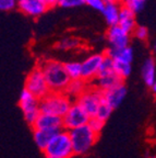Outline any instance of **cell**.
<instances>
[{
  "instance_id": "cell-24",
  "label": "cell",
  "mask_w": 156,
  "mask_h": 158,
  "mask_svg": "<svg viewBox=\"0 0 156 158\" xmlns=\"http://www.w3.org/2000/svg\"><path fill=\"white\" fill-rule=\"evenodd\" d=\"M105 54V53H104ZM114 59L110 58L109 56L105 55L104 59H103L102 65H100L99 68V73H98V76H103V75H108V74H112L114 72Z\"/></svg>"
},
{
  "instance_id": "cell-3",
  "label": "cell",
  "mask_w": 156,
  "mask_h": 158,
  "mask_svg": "<svg viewBox=\"0 0 156 158\" xmlns=\"http://www.w3.org/2000/svg\"><path fill=\"white\" fill-rule=\"evenodd\" d=\"M72 103V100L64 92H50L44 99L39 100V109L41 113L64 118Z\"/></svg>"
},
{
  "instance_id": "cell-21",
  "label": "cell",
  "mask_w": 156,
  "mask_h": 158,
  "mask_svg": "<svg viewBox=\"0 0 156 158\" xmlns=\"http://www.w3.org/2000/svg\"><path fill=\"white\" fill-rule=\"evenodd\" d=\"M114 72L119 78L124 80L126 78L130 76L132 70V67L130 63H124V62H118V60H114Z\"/></svg>"
},
{
  "instance_id": "cell-35",
  "label": "cell",
  "mask_w": 156,
  "mask_h": 158,
  "mask_svg": "<svg viewBox=\"0 0 156 158\" xmlns=\"http://www.w3.org/2000/svg\"><path fill=\"white\" fill-rule=\"evenodd\" d=\"M153 49H154V52L156 53V43H155V44H154V47H153Z\"/></svg>"
},
{
  "instance_id": "cell-7",
  "label": "cell",
  "mask_w": 156,
  "mask_h": 158,
  "mask_svg": "<svg viewBox=\"0 0 156 158\" xmlns=\"http://www.w3.org/2000/svg\"><path fill=\"white\" fill-rule=\"evenodd\" d=\"M103 99H104V92L102 90L94 86H88L84 94L80 96V98L74 102L80 104L83 110L90 115V118H94L96 116L97 110L102 103Z\"/></svg>"
},
{
  "instance_id": "cell-20",
  "label": "cell",
  "mask_w": 156,
  "mask_h": 158,
  "mask_svg": "<svg viewBox=\"0 0 156 158\" xmlns=\"http://www.w3.org/2000/svg\"><path fill=\"white\" fill-rule=\"evenodd\" d=\"M142 78L146 86L153 87L156 79V64L153 58H147L142 66Z\"/></svg>"
},
{
  "instance_id": "cell-19",
  "label": "cell",
  "mask_w": 156,
  "mask_h": 158,
  "mask_svg": "<svg viewBox=\"0 0 156 158\" xmlns=\"http://www.w3.org/2000/svg\"><path fill=\"white\" fill-rule=\"evenodd\" d=\"M88 88V82L83 79H76V80H71L69 82L68 87L64 90V94L69 97V98L72 100V99H76V101L80 98V96H82L84 94L86 89Z\"/></svg>"
},
{
  "instance_id": "cell-25",
  "label": "cell",
  "mask_w": 156,
  "mask_h": 158,
  "mask_svg": "<svg viewBox=\"0 0 156 158\" xmlns=\"http://www.w3.org/2000/svg\"><path fill=\"white\" fill-rule=\"evenodd\" d=\"M80 45V41L79 39H76V37H64L61 41H59L58 44H57V47L60 49H72L76 48Z\"/></svg>"
},
{
  "instance_id": "cell-30",
  "label": "cell",
  "mask_w": 156,
  "mask_h": 158,
  "mask_svg": "<svg viewBox=\"0 0 156 158\" xmlns=\"http://www.w3.org/2000/svg\"><path fill=\"white\" fill-rule=\"evenodd\" d=\"M106 2H107L106 0H85V5L90 6L91 8L97 10V11H100L102 13L105 9Z\"/></svg>"
},
{
  "instance_id": "cell-34",
  "label": "cell",
  "mask_w": 156,
  "mask_h": 158,
  "mask_svg": "<svg viewBox=\"0 0 156 158\" xmlns=\"http://www.w3.org/2000/svg\"><path fill=\"white\" fill-rule=\"evenodd\" d=\"M107 2H116V3H119L121 2V0H106Z\"/></svg>"
},
{
  "instance_id": "cell-23",
  "label": "cell",
  "mask_w": 156,
  "mask_h": 158,
  "mask_svg": "<svg viewBox=\"0 0 156 158\" xmlns=\"http://www.w3.org/2000/svg\"><path fill=\"white\" fill-rule=\"evenodd\" d=\"M112 110H114V109H112L111 106H110L109 104H108L107 102L103 99L102 103H100L99 108H98V110H97V113H96V118H99V120H102V121L106 122L108 118H109Z\"/></svg>"
},
{
  "instance_id": "cell-4",
  "label": "cell",
  "mask_w": 156,
  "mask_h": 158,
  "mask_svg": "<svg viewBox=\"0 0 156 158\" xmlns=\"http://www.w3.org/2000/svg\"><path fill=\"white\" fill-rule=\"evenodd\" d=\"M47 158H71L74 155L69 131L62 130L55 136L43 152Z\"/></svg>"
},
{
  "instance_id": "cell-27",
  "label": "cell",
  "mask_w": 156,
  "mask_h": 158,
  "mask_svg": "<svg viewBox=\"0 0 156 158\" xmlns=\"http://www.w3.org/2000/svg\"><path fill=\"white\" fill-rule=\"evenodd\" d=\"M85 3V0H59V7L61 8H76Z\"/></svg>"
},
{
  "instance_id": "cell-10",
  "label": "cell",
  "mask_w": 156,
  "mask_h": 158,
  "mask_svg": "<svg viewBox=\"0 0 156 158\" xmlns=\"http://www.w3.org/2000/svg\"><path fill=\"white\" fill-rule=\"evenodd\" d=\"M107 40L110 47L114 48H122L128 47L130 43V34L127 33L120 25L109 27L107 30Z\"/></svg>"
},
{
  "instance_id": "cell-16",
  "label": "cell",
  "mask_w": 156,
  "mask_h": 158,
  "mask_svg": "<svg viewBox=\"0 0 156 158\" xmlns=\"http://www.w3.org/2000/svg\"><path fill=\"white\" fill-rule=\"evenodd\" d=\"M61 131L62 130H34L33 136H34L35 144L39 149L44 152L51 139Z\"/></svg>"
},
{
  "instance_id": "cell-9",
  "label": "cell",
  "mask_w": 156,
  "mask_h": 158,
  "mask_svg": "<svg viewBox=\"0 0 156 158\" xmlns=\"http://www.w3.org/2000/svg\"><path fill=\"white\" fill-rule=\"evenodd\" d=\"M105 57V54H93L85 58L82 64V79L86 82H93L98 76L100 65L103 59Z\"/></svg>"
},
{
  "instance_id": "cell-12",
  "label": "cell",
  "mask_w": 156,
  "mask_h": 158,
  "mask_svg": "<svg viewBox=\"0 0 156 158\" xmlns=\"http://www.w3.org/2000/svg\"><path fill=\"white\" fill-rule=\"evenodd\" d=\"M33 130H64L62 118L41 113L33 125Z\"/></svg>"
},
{
  "instance_id": "cell-17",
  "label": "cell",
  "mask_w": 156,
  "mask_h": 158,
  "mask_svg": "<svg viewBox=\"0 0 156 158\" xmlns=\"http://www.w3.org/2000/svg\"><path fill=\"white\" fill-rule=\"evenodd\" d=\"M105 55L109 56L114 60H118V62H124L131 64V62L133 60V51L130 46L122 47V48L109 47L108 49H106Z\"/></svg>"
},
{
  "instance_id": "cell-28",
  "label": "cell",
  "mask_w": 156,
  "mask_h": 158,
  "mask_svg": "<svg viewBox=\"0 0 156 158\" xmlns=\"http://www.w3.org/2000/svg\"><path fill=\"white\" fill-rule=\"evenodd\" d=\"M132 34L137 37V39L144 41V40H146L147 36H149V29L146 27H144V25H137V27L134 29Z\"/></svg>"
},
{
  "instance_id": "cell-8",
  "label": "cell",
  "mask_w": 156,
  "mask_h": 158,
  "mask_svg": "<svg viewBox=\"0 0 156 158\" xmlns=\"http://www.w3.org/2000/svg\"><path fill=\"white\" fill-rule=\"evenodd\" d=\"M90 115L86 113L83 108L78 104L76 102H73L69 111L66 113V115L62 118L64 121V130L71 131L80 126L86 125L90 121Z\"/></svg>"
},
{
  "instance_id": "cell-29",
  "label": "cell",
  "mask_w": 156,
  "mask_h": 158,
  "mask_svg": "<svg viewBox=\"0 0 156 158\" xmlns=\"http://www.w3.org/2000/svg\"><path fill=\"white\" fill-rule=\"evenodd\" d=\"M146 0H129L127 2V7H129L132 11H134L135 13L140 12L142 9L144 8V3H145Z\"/></svg>"
},
{
  "instance_id": "cell-1",
  "label": "cell",
  "mask_w": 156,
  "mask_h": 158,
  "mask_svg": "<svg viewBox=\"0 0 156 158\" xmlns=\"http://www.w3.org/2000/svg\"><path fill=\"white\" fill-rule=\"evenodd\" d=\"M41 68L50 92H64L71 81L64 64L56 59H47L38 65Z\"/></svg>"
},
{
  "instance_id": "cell-14",
  "label": "cell",
  "mask_w": 156,
  "mask_h": 158,
  "mask_svg": "<svg viewBox=\"0 0 156 158\" xmlns=\"http://www.w3.org/2000/svg\"><path fill=\"white\" fill-rule=\"evenodd\" d=\"M121 29L129 34H132L134 29L137 27L135 23V12L132 11L129 7L121 5L120 8V18H119V24Z\"/></svg>"
},
{
  "instance_id": "cell-31",
  "label": "cell",
  "mask_w": 156,
  "mask_h": 158,
  "mask_svg": "<svg viewBox=\"0 0 156 158\" xmlns=\"http://www.w3.org/2000/svg\"><path fill=\"white\" fill-rule=\"evenodd\" d=\"M18 7V0H0V10L10 11Z\"/></svg>"
},
{
  "instance_id": "cell-6",
  "label": "cell",
  "mask_w": 156,
  "mask_h": 158,
  "mask_svg": "<svg viewBox=\"0 0 156 158\" xmlns=\"http://www.w3.org/2000/svg\"><path fill=\"white\" fill-rule=\"evenodd\" d=\"M19 106L24 114L25 121L29 125L33 127V125L36 122L37 118L41 114V109H39V100L35 98L27 89H23L20 94Z\"/></svg>"
},
{
  "instance_id": "cell-26",
  "label": "cell",
  "mask_w": 156,
  "mask_h": 158,
  "mask_svg": "<svg viewBox=\"0 0 156 158\" xmlns=\"http://www.w3.org/2000/svg\"><path fill=\"white\" fill-rule=\"evenodd\" d=\"M88 125H90V127L92 128L95 133L100 134V131H102L103 127H104V125H105V122L102 121V120H99V118H97L96 116H94V118H90V121H88Z\"/></svg>"
},
{
  "instance_id": "cell-2",
  "label": "cell",
  "mask_w": 156,
  "mask_h": 158,
  "mask_svg": "<svg viewBox=\"0 0 156 158\" xmlns=\"http://www.w3.org/2000/svg\"><path fill=\"white\" fill-rule=\"evenodd\" d=\"M74 155H85L97 142L99 134L95 133L88 124L69 131Z\"/></svg>"
},
{
  "instance_id": "cell-22",
  "label": "cell",
  "mask_w": 156,
  "mask_h": 158,
  "mask_svg": "<svg viewBox=\"0 0 156 158\" xmlns=\"http://www.w3.org/2000/svg\"><path fill=\"white\" fill-rule=\"evenodd\" d=\"M66 70L71 80L82 79V64L78 62H70L64 64Z\"/></svg>"
},
{
  "instance_id": "cell-11",
  "label": "cell",
  "mask_w": 156,
  "mask_h": 158,
  "mask_svg": "<svg viewBox=\"0 0 156 158\" xmlns=\"http://www.w3.org/2000/svg\"><path fill=\"white\" fill-rule=\"evenodd\" d=\"M18 8L21 12L33 18L41 17L48 10L44 0H18Z\"/></svg>"
},
{
  "instance_id": "cell-18",
  "label": "cell",
  "mask_w": 156,
  "mask_h": 158,
  "mask_svg": "<svg viewBox=\"0 0 156 158\" xmlns=\"http://www.w3.org/2000/svg\"><path fill=\"white\" fill-rule=\"evenodd\" d=\"M120 8H121V5H119V3L106 2L105 9L103 11V15H104L106 22L109 27L119 24Z\"/></svg>"
},
{
  "instance_id": "cell-5",
  "label": "cell",
  "mask_w": 156,
  "mask_h": 158,
  "mask_svg": "<svg viewBox=\"0 0 156 158\" xmlns=\"http://www.w3.org/2000/svg\"><path fill=\"white\" fill-rule=\"evenodd\" d=\"M24 88L27 89L35 98L38 100L44 99L46 96L50 94V89L46 81L44 73L39 66L33 68L25 79Z\"/></svg>"
},
{
  "instance_id": "cell-13",
  "label": "cell",
  "mask_w": 156,
  "mask_h": 158,
  "mask_svg": "<svg viewBox=\"0 0 156 158\" xmlns=\"http://www.w3.org/2000/svg\"><path fill=\"white\" fill-rule=\"evenodd\" d=\"M127 96V87L124 86V84L118 85V86L114 87L110 90L104 91V100L111 106L112 109H116L121 104V102L124 100Z\"/></svg>"
},
{
  "instance_id": "cell-33",
  "label": "cell",
  "mask_w": 156,
  "mask_h": 158,
  "mask_svg": "<svg viewBox=\"0 0 156 158\" xmlns=\"http://www.w3.org/2000/svg\"><path fill=\"white\" fill-rule=\"evenodd\" d=\"M152 91H153L154 94H156V79H155V82H154L153 87H152Z\"/></svg>"
},
{
  "instance_id": "cell-15",
  "label": "cell",
  "mask_w": 156,
  "mask_h": 158,
  "mask_svg": "<svg viewBox=\"0 0 156 158\" xmlns=\"http://www.w3.org/2000/svg\"><path fill=\"white\" fill-rule=\"evenodd\" d=\"M122 81L123 80L121 78H119L115 73H112V74L97 76L95 80L92 82V86L96 87L97 89H99V90H102L104 92L107 91V90H110V89L118 86V85L122 84Z\"/></svg>"
},
{
  "instance_id": "cell-32",
  "label": "cell",
  "mask_w": 156,
  "mask_h": 158,
  "mask_svg": "<svg viewBox=\"0 0 156 158\" xmlns=\"http://www.w3.org/2000/svg\"><path fill=\"white\" fill-rule=\"evenodd\" d=\"M44 2L46 3V6L49 8H54L56 6H59V0H44Z\"/></svg>"
}]
</instances>
